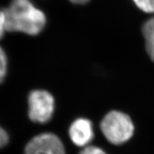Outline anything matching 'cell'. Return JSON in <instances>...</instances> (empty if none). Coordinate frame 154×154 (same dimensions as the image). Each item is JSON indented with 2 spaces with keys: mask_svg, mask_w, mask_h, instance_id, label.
<instances>
[{
  "mask_svg": "<svg viewBox=\"0 0 154 154\" xmlns=\"http://www.w3.org/2000/svg\"><path fill=\"white\" fill-rule=\"evenodd\" d=\"M7 70V59L5 51L0 47V84L5 79Z\"/></svg>",
  "mask_w": 154,
  "mask_h": 154,
  "instance_id": "7",
  "label": "cell"
},
{
  "mask_svg": "<svg viewBox=\"0 0 154 154\" xmlns=\"http://www.w3.org/2000/svg\"><path fill=\"white\" fill-rule=\"evenodd\" d=\"M24 154H66V151L59 136L52 133H43L26 143Z\"/></svg>",
  "mask_w": 154,
  "mask_h": 154,
  "instance_id": "4",
  "label": "cell"
},
{
  "mask_svg": "<svg viewBox=\"0 0 154 154\" xmlns=\"http://www.w3.org/2000/svg\"><path fill=\"white\" fill-rule=\"evenodd\" d=\"M142 32L146 41V51L154 61V17L144 23Z\"/></svg>",
  "mask_w": 154,
  "mask_h": 154,
  "instance_id": "6",
  "label": "cell"
},
{
  "mask_svg": "<svg viewBox=\"0 0 154 154\" xmlns=\"http://www.w3.org/2000/svg\"><path fill=\"white\" fill-rule=\"evenodd\" d=\"M6 30L5 17L3 10H0V39L3 37Z\"/></svg>",
  "mask_w": 154,
  "mask_h": 154,
  "instance_id": "11",
  "label": "cell"
},
{
  "mask_svg": "<svg viewBox=\"0 0 154 154\" xmlns=\"http://www.w3.org/2000/svg\"><path fill=\"white\" fill-rule=\"evenodd\" d=\"M140 10L146 13L154 12V9L151 5V0H133Z\"/></svg>",
  "mask_w": 154,
  "mask_h": 154,
  "instance_id": "8",
  "label": "cell"
},
{
  "mask_svg": "<svg viewBox=\"0 0 154 154\" xmlns=\"http://www.w3.org/2000/svg\"><path fill=\"white\" fill-rule=\"evenodd\" d=\"M6 30L37 35L43 30L47 19L42 11L34 7L30 0H12L4 9Z\"/></svg>",
  "mask_w": 154,
  "mask_h": 154,
  "instance_id": "1",
  "label": "cell"
},
{
  "mask_svg": "<svg viewBox=\"0 0 154 154\" xmlns=\"http://www.w3.org/2000/svg\"><path fill=\"white\" fill-rule=\"evenodd\" d=\"M71 2L74 3V4H80V5H82V4H85L88 2L89 0H69Z\"/></svg>",
  "mask_w": 154,
  "mask_h": 154,
  "instance_id": "12",
  "label": "cell"
},
{
  "mask_svg": "<svg viewBox=\"0 0 154 154\" xmlns=\"http://www.w3.org/2000/svg\"><path fill=\"white\" fill-rule=\"evenodd\" d=\"M9 137L7 131L0 126V149L5 147L9 143Z\"/></svg>",
  "mask_w": 154,
  "mask_h": 154,
  "instance_id": "10",
  "label": "cell"
},
{
  "mask_svg": "<svg viewBox=\"0 0 154 154\" xmlns=\"http://www.w3.org/2000/svg\"><path fill=\"white\" fill-rule=\"evenodd\" d=\"M101 131L105 138L114 145L126 143L134 133V125L126 113L119 111H111L102 119Z\"/></svg>",
  "mask_w": 154,
  "mask_h": 154,
  "instance_id": "2",
  "label": "cell"
},
{
  "mask_svg": "<svg viewBox=\"0 0 154 154\" xmlns=\"http://www.w3.org/2000/svg\"><path fill=\"white\" fill-rule=\"evenodd\" d=\"M28 105L30 120L38 124H45L52 117L55 101L49 91L37 89L29 94Z\"/></svg>",
  "mask_w": 154,
  "mask_h": 154,
  "instance_id": "3",
  "label": "cell"
},
{
  "mask_svg": "<svg viewBox=\"0 0 154 154\" xmlns=\"http://www.w3.org/2000/svg\"><path fill=\"white\" fill-rule=\"evenodd\" d=\"M151 2L152 6H153V9H154V0H151Z\"/></svg>",
  "mask_w": 154,
  "mask_h": 154,
  "instance_id": "13",
  "label": "cell"
},
{
  "mask_svg": "<svg viewBox=\"0 0 154 154\" xmlns=\"http://www.w3.org/2000/svg\"><path fill=\"white\" fill-rule=\"evenodd\" d=\"M72 143L79 147H86L94 136L93 124L89 119L79 118L73 121L69 129Z\"/></svg>",
  "mask_w": 154,
  "mask_h": 154,
  "instance_id": "5",
  "label": "cell"
},
{
  "mask_svg": "<svg viewBox=\"0 0 154 154\" xmlns=\"http://www.w3.org/2000/svg\"><path fill=\"white\" fill-rule=\"evenodd\" d=\"M79 154H106L101 148L95 146H87L83 148Z\"/></svg>",
  "mask_w": 154,
  "mask_h": 154,
  "instance_id": "9",
  "label": "cell"
}]
</instances>
